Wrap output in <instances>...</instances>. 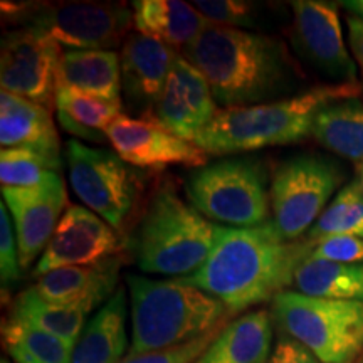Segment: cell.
<instances>
[{
    "label": "cell",
    "mask_w": 363,
    "mask_h": 363,
    "mask_svg": "<svg viewBox=\"0 0 363 363\" xmlns=\"http://www.w3.org/2000/svg\"><path fill=\"white\" fill-rule=\"evenodd\" d=\"M310 252L311 244L306 239L288 242L271 220L247 229L217 225L216 246L206 264L177 279L217 298L235 315L274 301L294 283L298 267Z\"/></svg>",
    "instance_id": "6da1fadb"
},
{
    "label": "cell",
    "mask_w": 363,
    "mask_h": 363,
    "mask_svg": "<svg viewBox=\"0 0 363 363\" xmlns=\"http://www.w3.org/2000/svg\"><path fill=\"white\" fill-rule=\"evenodd\" d=\"M182 56L202 72L222 108L276 101L301 76L283 40L249 29L212 24Z\"/></svg>",
    "instance_id": "7a4b0ae2"
},
{
    "label": "cell",
    "mask_w": 363,
    "mask_h": 363,
    "mask_svg": "<svg viewBox=\"0 0 363 363\" xmlns=\"http://www.w3.org/2000/svg\"><path fill=\"white\" fill-rule=\"evenodd\" d=\"M360 93L358 83L326 84L271 103L220 108L194 143L207 155H230L296 143L311 135L315 118L323 108L357 98Z\"/></svg>",
    "instance_id": "3957f363"
},
{
    "label": "cell",
    "mask_w": 363,
    "mask_h": 363,
    "mask_svg": "<svg viewBox=\"0 0 363 363\" xmlns=\"http://www.w3.org/2000/svg\"><path fill=\"white\" fill-rule=\"evenodd\" d=\"M130 357L163 350L214 333L233 316L225 305L180 279L128 274Z\"/></svg>",
    "instance_id": "277c9868"
},
{
    "label": "cell",
    "mask_w": 363,
    "mask_h": 363,
    "mask_svg": "<svg viewBox=\"0 0 363 363\" xmlns=\"http://www.w3.org/2000/svg\"><path fill=\"white\" fill-rule=\"evenodd\" d=\"M217 225L211 224L170 184L150 197L135 238L136 264L148 274L185 278L206 264L216 246Z\"/></svg>",
    "instance_id": "5b68a950"
},
{
    "label": "cell",
    "mask_w": 363,
    "mask_h": 363,
    "mask_svg": "<svg viewBox=\"0 0 363 363\" xmlns=\"http://www.w3.org/2000/svg\"><path fill=\"white\" fill-rule=\"evenodd\" d=\"M187 197L208 220L225 227H259L269 222L267 170L259 158L233 157L207 163L190 175Z\"/></svg>",
    "instance_id": "8992f818"
},
{
    "label": "cell",
    "mask_w": 363,
    "mask_h": 363,
    "mask_svg": "<svg viewBox=\"0 0 363 363\" xmlns=\"http://www.w3.org/2000/svg\"><path fill=\"white\" fill-rule=\"evenodd\" d=\"M272 320L323 363H353L363 350V301L284 291L272 301Z\"/></svg>",
    "instance_id": "52a82bcc"
},
{
    "label": "cell",
    "mask_w": 363,
    "mask_h": 363,
    "mask_svg": "<svg viewBox=\"0 0 363 363\" xmlns=\"http://www.w3.org/2000/svg\"><path fill=\"white\" fill-rule=\"evenodd\" d=\"M345 172L335 160L299 153L279 163L271 179V224L288 242L303 239L343 184Z\"/></svg>",
    "instance_id": "ba28073f"
},
{
    "label": "cell",
    "mask_w": 363,
    "mask_h": 363,
    "mask_svg": "<svg viewBox=\"0 0 363 363\" xmlns=\"http://www.w3.org/2000/svg\"><path fill=\"white\" fill-rule=\"evenodd\" d=\"M66 51H113L133 27V9L120 2H61L30 9L22 17Z\"/></svg>",
    "instance_id": "9c48e42d"
},
{
    "label": "cell",
    "mask_w": 363,
    "mask_h": 363,
    "mask_svg": "<svg viewBox=\"0 0 363 363\" xmlns=\"http://www.w3.org/2000/svg\"><path fill=\"white\" fill-rule=\"evenodd\" d=\"M69 182L78 199L120 230L133 208L136 185L133 175L120 157L103 148L69 140L67 143Z\"/></svg>",
    "instance_id": "30bf717a"
},
{
    "label": "cell",
    "mask_w": 363,
    "mask_h": 363,
    "mask_svg": "<svg viewBox=\"0 0 363 363\" xmlns=\"http://www.w3.org/2000/svg\"><path fill=\"white\" fill-rule=\"evenodd\" d=\"M62 51L52 38L34 27L9 30L0 49L2 91L51 110L56 104L57 67Z\"/></svg>",
    "instance_id": "8fae6325"
},
{
    "label": "cell",
    "mask_w": 363,
    "mask_h": 363,
    "mask_svg": "<svg viewBox=\"0 0 363 363\" xmlns=\"http://www.w3.org/2000/svg\"><path fill=\"white\" fill-rule=\"evenodd\" d=\"M291 9V43L299 56L333 84H355L358 66L345 44L338 7L321 0H296Z\"/></svg>",
    "instance_id": "7c38bea8"
},
{
    "label": "cell",
    "mask_w": 363,
    "mask_h": 363,
    "mask_svg": "<svg viewBox=\"0 0 363 363\" xmlns=\"http://www.w3.org/2000/svg\"><path fill=\"white\" fill-rule=\"evenodd\" d=\"M106 140L116 155L138 169L163 170L169 167L201 169L207 165V153L194 142L167 130L152 113L140 118L120 116L106 130Z\"/></svg>",
    "instance_id": "4fadbf2b"
},
{
    "label": "cell",
    "mask_w": 363,
    "mask_h": 363,
    "mask_svg": "<svg viewBox=\"0 0 363 363\" xmlns=\"http://www.w3.org/2000/svg\"><path fill=\"white\" fill-rule=\"evenodd\" d=\"M116 229L83 206H69L51 240L39 257L34 274H48L59 267L93 266L111 259L120 251Z\"/></svg>",
    "instance_id": "5bb4252c"
},
{
    "label": "cell",
    "mask_w": 363,
    "mask_h": 363,
    "mask_svg": "<svg viewBox=\"0 0 363 363\" xmlns=\"http://www.w3.org/2000/svg\"><path fill=\"white\" fill-rule=\"evenodd\" d=\"M2 201L13 222L21 264L26 269L39 254L43 256L69 207L65 180L56 174L38 187H2Z\"/></svg>",
    "instance_id": "9a60e30c"
},
{
    "label": "cell",
    "mask_w": 363,
    "mask_h": 363,
    "mask_svg": "<svg viewBox=\"0 0 363 363\" xmlns=\"http://www.w3.org/2000/svg\"><path fill=\"white\" fill-rule=\"evenodd\" d=\"M217 111V101L202 72L180 52L177 54L153 116L172 133L195 142Z\"/></svg>",
    "instance_id": "2e32d148"
},
{
    "label": "cell",
    "mask_w": 363,
    "mask_h": 363,
    "mask_svg": "<svg viewBox=\"0 0 363 363\" xmlns=\"http://www.w3.org/2000/svg\"><path fill=\"white\" fill-rule=\"evenodd\" d=\"M177 52L163 40L142 33H130L121 45V86L133 108L150 113L160 99Z\"/></svg>",
    "instance_id": "e0dca14e"
},
{
    "label": "cell",
    "mask_w": 363,
    "mask_h": 363,
    "mask_svg": "<svg viewBox=\"0 0 363 363\" xmlns=\"http://www.w3.org/2000/svg\"><path fill=\"white\" fill-rule=\"evenodd\" d=\"M120 267V257L93 266L59 267L38 278L34 288L45 301L89 313L116 293Z\"/></svg>",
    "instance_id": "ac0fdd59"
},
{
    "label": "cell",
    "mask_w": 363,
    "mask_h": 363,
    "mask_svg": "<svg viewBox=\"0 0 363 363\" xmlns=\"http://www.w3.org/2000/svg\"><path fill=\"white\" fill-rule=\"evenodd\" d=\"M0 143L2 148L24 147L61 167V142L51 110L16 94L0 93Z\"/></svg>",
    "instance_id": "d6986e66"
},
{
    "label": "cell",
    "mask_w": 363,
    "mask_h": 363,
    "mask_svg": "<svg viewBox=\"0 0 363 363\" xmlns=\"http://www.w3.org/2000/svg\"><path fill=\"white\" fill-rule=\"evenodd\" d=\"M126 291L116 289L94 316L86 323L78 343L72 348L71 363H121L128 357L126 330Z\"/></svg>",
    "instance_id": "ffe728a7"
},
{
    "label": "cell",
    "mask_w": 363,
    "mask_h": 363,
    "mask_svg": "<svg viewBox=\"0 0 363 363\" xmlns=\"http://www.w3.org/2000/svg\"><path fill=\"white\" fill-rule=\"evenodd\" d=\"M271 353L272 316L257 310L225 325L197 363H267Z\"/></svg>",
    "instance_id": "44dd1931"
},
{
    "label": "cell",
    "mask_w": 363,
    "mask_h": 363,
    "mask_svg": "<svg viewBox=\"0 0 363 363\" xmlns=\"http://www.w3.org/2000/svg\"><path fill=\"white\" fill-rule=\"evenodd\" d=\"M57 89H74L106 101L121 103V62L116 51H62Z\"/></svg>",
    "instance_id": "7402d4cb"
},
{
    "label": "cell",
    "mask_w": 363,
    "mask_h": 363,
    "mask_svg": "<svg viewBox=\"0 0 363 363\" xmlns=\"http://www.w3.org/2000/svg\"><path fill=\"white\" fill-rule=\"evenodd\" d=\"M211 26V22L192 4L180 0L133 2V27L136 33L160 39L175 51H184Z\"/></svg>",
    "instance_id": "603a6c76"
},
{
    "label": "cell",
    "mask_w": 363,
    "mask_h": 363,
    "mask_svg": "<svg viewBox=\"0 0 363 363\" xmlns=\"http://www.w3.org/2000/svg\"><path fill=\"white\" fill-rule=\"evenodd\" d=\"M311 135L340 157L363 160V103L353 98L328 104L316 115Z\"/></svg>",
    "instance_id": "cb8c5ba5"
},
{
    "label": "cell",
    "mask_w": 363,
    "mask_h": 363,
    "mask_svg": "<svg viewBox=\"0 0 363 363\" xmlns=\"http://www.w3.org/2000/svg\"><path fill=\"white\" fill-rule=\"evenodd\" d=\"M56 110L62 128L94 142L106 138V130L123 116L121 103L106 101L74 89L56 91Z\"/></svg>",
    "instance_id": "d4e9b609"
},
{
    "label": "cell",
    "mask_w": 363,
    "mask_h": 363,
    "mask_svg": "<svg viewBox=\"0 0 363 363\" xmlns=\"http://www.w3.org/2000/svg\"><path fill=\"white\" fill-rule=\"evenodd\" d=\"M298 293L311 298L363 301V262L343 264L306 259L294 274Z\"/></svg>",
    "instance_id": "484cf974"
},
{
    "label": "cell",
    "mask_w": 363,
    "mask_h": 363,
    "mask_svg": "<svg viewBox=\"0 0 363 363\" xmlns=\"http://www.w3.org/2000/svg\"><path fill=\"white\" fill-rule=\"evenodd\" d=\"M88 311L45 301L35 288L22 291L13 301L11 318L17 323L51 333L74 348L86 326Z\"/></svg>",
    "instance_id": "4316f807"
},
{
    "label": "cell",
    "mask_w": 363,
    "mask_h": 363,
    "mask_svg": "<svg viewBox=\"0 0 363 363\" xmlns=\"http://www.w3.org/2000/svg\"><path fill=\"white\" fill-rule=\"evenodd\" d=\"M2 337L4 347L16 363H71L72 347L33 326L9 320Z\"/></svg>",
    "instance_id": "83f0119b"
},
{
    "label": "cell",
    "mask_w": 363,
    "mask_h": 363,
    "mask_svg": "<svg viewBox=\"0 0 363 363\" xmlns=\"http://www.w3.org/2000/svg\"><path fill=\"white\" fill-rule=\"evenodd\" d=\"M328 235H357L363 239V185L360 180H352L338 190L305 239L313 244Z\"/></svg>",
    "instance_id": "f1b7e54d"
},
{
    "label": "cell",
    "mask_w": 363,
    "mask_h": 363,
    "mask_svg": "<svg viewBox=\"0 0 363 363\" xmlns=\"http://www.w3.org/2000/svg\"><path fill=\"white\" fill-rule=\"evenodd\" d=\"M59 169L61 167L30 148H2L0 153L2 187H38L59 174Z\"/></svg>",
    "instance_id": "f546056e"
},
{
    "label": "cell",
    "mask_w": 363,
    "mask_h": 363,
    "mask_svg": "<svg viewBox=\"0 0 363 363\" xmlns=\"http://www.w3.org/2000/svg\"><path fill=\"white\" fill-rule=\"evenodd\" d=\"M192 6L214 26L247 29L257 24L259 6L246 0H197Z\"/></svg>",
    "instance_id": "4dcf8cb0"
},
{
    "label": "cell",
    "mask_w": 363,
    "mask_h": 363,
    "mask_svg": "<svg viewBox=\"0 0 363 363\" xmlns=\"http://www.w3.org/2000/svg\"><path fill=\"white\" fill-rule=\"evenodd\" d=\"M22 269L24 267L21 264L13 222L7 206L2 202L0 203V279H2V288H11L19 283Z\"/></svg>",
    "instance_id": "1f68e13d"
},
{
    "label": "cell",
    "mask_w": 363,
    "mask_h": 363,
    "mask_svg": "<svg viewBox=\"0 0 363 363\" xmlns=\"http://www.w3.org/2000/svg\"><path fill=\"white\" fill-rule=\"evenodd\" d=\"M308 259H320L343 264H362L363 239L357 235H328L311 244Z\"/></svg>",
    "instance_id": "d6a6232c"
},
{
    "label": "cell",
    "mask_w": 363,
    "mask_h": 363,
    "mask_svg": "<svg viewBox=\"0 0 363 363\" xmlns=\"http://www.w3.org/2000/svg\"><path fill=\"white\" fill-rule=\"evenodd\" d=\"M219 331L208 333L206 337L194 340V342L177 345V347L163 348V350L142 353V355L126 357L121 363H197L199 358L203 355L208 345L214 342Z\"/></svg>",
    "instance_id": "836d02e7"
},
{
    "label": "cell",
    "mask_w": 363,
    "mask_h": 363,
    "mask_svg": "<svg viewBox=\"0 0 363 363\" xmlns=\"http://www.w3.org/2000/svg\"><path fill=\"white\" fill-rule=\"evenodd\" d=\"M267 363H323L310 348L289 335L281 333Z\"/></svg>",
    "instance_id": "e575fe53"
},
{
    "label": "cell",
    "mask_w": 363,
    "mask_h": 363,
    "mask_svg": "<svg viewBox=\"0 0 363 363\" xmlns=\"http://www.w3.org/2000/svg\"><path fill=\"white\" fill-rule=\"evenodd\" d=\"M348 40H350V49L355 59L357 66L360 67L363 76V19L358 17H348Z\"/></svg>",
    "instance_id": "d590c367"
},
{
    "label": "cell",
    "mask_w": 363,
    "mask_h": 363,
    "mask_svg": "<svg viewBox=\"0 0 363 363\" xmlns=\"http://www.w3.org/2000/svg\"><path fill=\"white\" fill-rule=\"evenodd\" d=\"M342 6L347 11L355 12L358 19H363V0H347V2H342Z\"/></svg>",
    "instance_id": "8d00e7d4"
},
{
    "label": "cell",
    "mask_w": 363,
    "mask_h": 363,
    "mask_svg": "<svg viewBox=\"0 0 363 363\" xmlns=\"http://www.w3.org/2000/svg\"><path fill=\"white\" fill-rule=\"evenodd\" d=\"M360 182H362V185H363V163H362V169H360Z\"/></svg>",
    "instance_id": "74e56055"
},
{
    "label": "cell",
    "mask_w": 363,
    "mask_h": 363,
    "mask_svg": "<svg viewBox=\"0 0 363 363\" xmlns=\"http://www.w3.org/2000/svg\"><path fill=\"white\" fill-rule=\"evenodd\" d=\"M0 363H11V362H7V360H6V358H4V360H2V362H0Z\"/></svg>",
    "instance_id": "f35d334b"
},
{
    "label": "cell",
    "mask_w": 363,
    "mask_h": 363,
    "mask_svg": "<svg viewBox=\"0 0 363 363\" xmlns=\"http://www.w3.org/2000/svg\"><path fill=\"white\" fill-rule=\"evenodd\" d=\"M358 363H363V360H360V362H358Z\"/></svg>",
    "instance_id": "ab89813d"
}]
</instances>
